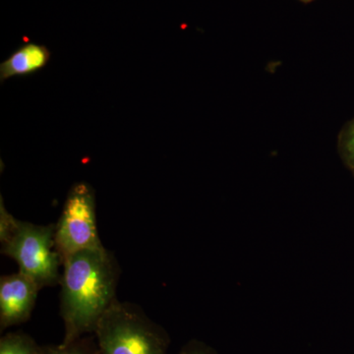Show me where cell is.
<instances>
[{
    "mask_svg": "<svg viewBox=\"0 0 354 354\" xmlns=\"http://www.w3.org/2000/svg\"><path fill=\"white\" fill-rule=\"evenodd\" d=\"M301 2H304V3H308V2L313 1V0H300Z\"/></svg>",
    "mask_w": 354,
    "mask_h": 354,
    "instance_id": "cell-12",
    "label": "cell"
},
{
    "mask_svg": "<svg viewBox=\"0 0 354 354\" xmlns=\"http://www.w3.org/2000/svg\"><path fill=\"white\" fill-rule=\"evenodd\" d=\"M95 218V195L87 183L70 188L64 209L55 223V247L62 262L80 251L102 247Z\"/></svg>",
    "mask_w": 354,
    "mask_h": 354,
    "instance_id": "cell-4",
    "label": "cell"
},
{
    "mask_svg": "<svg viewBox=\"0 0 354 354\" xmlns=\"http://www.w3.org/2000/svg\"><path fill=\"white\" fill-rule=\"evenodd\" d=\"M41 288L22 272L0 279V327L1 330L27 322L32 315Z\"/></svg>",
    "mask_w": 354,
    "mask_h": 354,
    "instance_id": "cell-5",
    "label": "cell"
},
{
    "mask_svg": "<svg viewBox=\"0 0 354 354\" xmlns=\"http://www.w3.org/2000/svg\"><path fill=\"white\" fill-rule=\"evenodd\" d=\"M41 354H100V351L93 337L86 335L69 344L41 346Z\"/></svg>",
    "mask_w": 354,
    "mask_h": 354,
    "instance_id": "cell-8",
    "label": "cell"
},
{
    "mask_svg": "<svg viewBox=\"0 0 354 354\" xmlns=\"http://www.w3.org/2000/svg\"><path fill=\"white\" fill-rule=\"evenodd\" d=\"M100 354H167L171 337L138 305L116 299L95 332Z\"/></svg>",
    "mask_w": 354,
    "mask_h": 354,
    "instance_id": "cell-2",
    "label": "cell"
},
{
    "mask_svg": "<svg viewBox=\"0 0 354 354\" xmlns=\"http://www.w3.org/2000/svg\"><path fill=\"white\" fill-rule=\"evenodd\" d=\"M339 151L344 162L354 174V120L342 134Z\"/></svg>",
    "mask_w": 354,
    "mask_h": 354,
    "instance_id": "cell-9",
    "label": "cell"
},
{
    "mask_svg": "<svg viewBox=\"0 0 354 354\" xmlns=\"http://www.w3.org/2000/svg\"><path fill=\"white\" fill-rule=\"evenodd\" d=\"M17 218H14L4 206L3 198H0V243H4L13 234L18 223Z\"/></svg>",
    "mask_w": 354,
    "mask_h": 354,
    "instance_id": "cell-10",
    "label": "cell"
},
{
    "mask_svg": "<svg viewBox=\"0 0 354 354\" xmlns=\"http://www.w3.org/2000/svg\"><path fill=\"white\" fill-rule=\"evenodd\" d=\"M0 354H41V346L25 333H8L0 339Z\"/></svg>",
    "mask_w": 354,
    "mask_h": 354,
    "instance_id": "cell-7",
    "label": "cell"
},
{
    "mask_svg": "<svg viewBox=\"0 0 354 354\" xmlns=\"http://www.w3.org/2000/svg\"><path fill=\"white\" fill-rule=\"evenodd\" d=\"M120 274L118 261L104 246L80 251L64 261L59 283L62 344L95 335L102 315L118 299Z\"/></svg>",
    "mask_w": 354,
    "mask_h": 354,
    "instance_id": "cell-1",
    "label": "cell"
},
{
    "mask_svg": "<svg viewBox=\"0 0 354 354\" xmlns=\"http://www.w3.org/2000/svg\"><path fill=\"white\" fill-rule=\"evenodd\" d=\"M1 253L15 261L19 272L41 290L60 283L64 262L55 247V223L41 225L18 221L13 234L1 244Z\"/></svg>",
    "mask_w": 354,
    "mask_h": 354,
    "instance_id": "cell-3",
    "label": "cell"
},
{
    "mask_svg": "<svg viewBox=\"0 0 354 354\" xmlns=\"http://www.w3.org/2000/svg\"><path fill=\"white\" fill-rule=\"evenodd\" d=\"M51 53L44 44L26 43L0 64V81L28 76L41 71L50 62Z\"/></svg>",
    "mask_w": 354,
    "mask_h": 354,
    "instance_id": "cell-6",
    "label": "cell"
},
{
    "mask_svg": "<svg viewBox=\"0 0 354 354\" xmlns=\"http://www.w3.org/2000/svg\"><path fill=\"white\" fill-rule=\"evenodd\" d=\"M178 354H218L216 349L205 344L204 342L198 341V339H191L183 348L180 349Z\"/></svg>",
    "mask_w": 354,
    "mask_h": 354,
    "instance_id": "cell-11",
    "label": "cell"
}]
</instances>
